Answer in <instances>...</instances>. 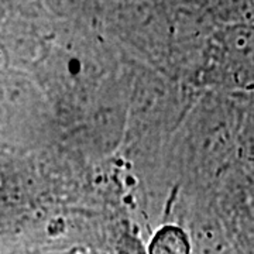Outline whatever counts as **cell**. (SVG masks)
I'll list each match as a JSON object with an SVG mask.
<instances>
[{
	"mask_svg": "<svg viewBox=\"0 0 254 254\" xmlns=\"http://www.w3.org/2000/svg\"><path fill=\"white\" fill-rule=\"evenodd\" d=\"M188 236L177 226H165L155 233L150 245V254H190Z\"/></svg>",
	"mask_w": 254,
	"mask_h": 254,
	"instance_id": "6da1fadb",
	"label": "cell"
}]
</instances>
